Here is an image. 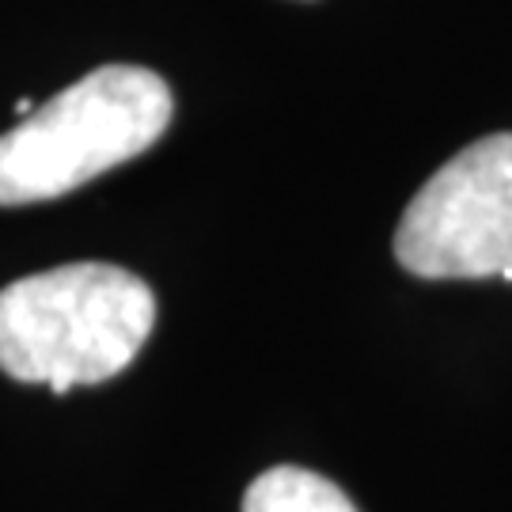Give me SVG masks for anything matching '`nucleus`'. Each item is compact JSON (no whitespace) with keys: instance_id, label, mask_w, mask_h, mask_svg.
Returning a JSON list of instances; mask_svg holds the SVG:
<instances>
[{"instance_id":"obj_4","label":"nucleus","mask_w":512,"mask_h":512,"mask_svg":"<svg viewBox=\"0 0 512 512\" xmlns=\"http://www.w3.org/2000/svg\"><path fill=\"white\" fill-rule=\"evenodd\" d=\"M243 512H357V505L315 471L270 467L247 486Z\"/></svg>"},{"instance_id":"obj_2","label":"nucleus","mask_w":512,"mask_h":512,"mask_svg":"<svg viewBox=\"0 0 512 512\" xmlns=\"http://www.w3.org/2000/svg\"><path fill=\"white\" fill-rule=\"evenodd\" d=\"M175 99L160 73L103 65L80 76L0 137V205H35L73 194L156 145Z\"/></svg>"},{"instance_id":"obj_3","label":"nucleus","mask_w":512,"mask_h":512,"mask_svg":"<svg viewBox=\"0 0 512 512\" xmlns=\"http://www.w3.org/2000/svg\"><path fill=\"white\" fill-rule=\"evenodd\" d=\"M399 266L425 281H512V133L456 152L395 228Z\"/></svg>"},{"instance_id":"obj_1","label":"nucleus","mask_w":512,"mask_h":512,"mask_svg":"<svg viewBox=\"0 0 512 512\" xmlns=\"http://www.w3.org/2000/svg\"><path fill=\"white\" fill-rule=\"evenodd\" d=\"M156 327V296L137 274L73 262L0 289V368L57 395L126 372Z\"/></svg>"}]
</instances>
